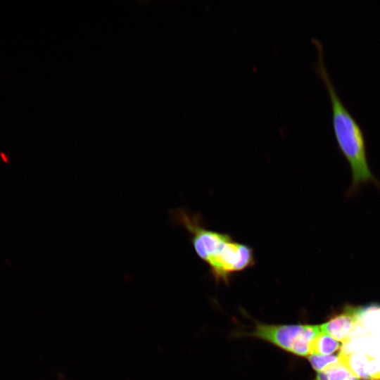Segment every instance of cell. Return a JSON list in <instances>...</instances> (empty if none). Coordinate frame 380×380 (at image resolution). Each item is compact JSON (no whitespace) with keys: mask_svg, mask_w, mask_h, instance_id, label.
Instances as JSON below:
<instances>
[{"mask_svg":"<svg viewBox=\"0 0 380 380\" xmlns=\"http://www.w3.org/2000/svg\"><path fill=\"white\" fill-rule=\"evenodd\" d=\"M173 224L183 227L191 236L198 257L209 267L217 284L228 285L232 277L255 265L253 249L235 241L229 234L208 229L199 214L177 208L170 213Z\"/></svg>","mask_w":380,"mask_h":380,"instance_id":"1","label":"cell"},{"mask_svg":"<svg viewBox=\"0 0 380 380\" xmlns=\"http://www.w3.org/2000/svg\"><path fill=\"white\" fill-rule=\"evenodd\" d=\"M311 42L317 53V61L313 64L314 70L324 84L331 101L335 139L352 172V184L348 194L353 195L361 184L367 182H372L380 189V183L369 166L364 131L337 93L324 62L322 42L312 37Z\"/></svg>","mask_w":380,"mask_h":380,"instance_id":"2","label":"cell"},{"mask_svg":"<svg viewBox=\"0 0 380 380\" xmlns=\"http://www.w3.org/2000/svg\"><path fill=\"white\" fill-rule=\"evenodd\" d=\"M251 331L236 332L237 337H251L267 342L291 355L308 357L313 339L322 331L320 325L267 324L253 320Z\"/></svg>","mask_w":380,"mask_h":380,"instance_id":"3","label":"cell"},{"mask_svg":"<svg viewBox=\"0 0 380 380\" xmlns=\"http://www.w3.org/2000/svg\"><path fill=\"white\" fill-rule=\"evenodd\" d=\"M339 360L358 379L380 380V359L362 353L338 354Z\"/></svg>","mask_w":380,"mask_h":380,"instance_id":"4","label":"cell"},{"mask_svg":"<svg viewBox=\"0 0 380 380\" xmlns=\"http://www.w3.org/2000/svg\"><path fill=\"white\" fill-rule=\"evenodd\" d=\"M359 312L360 310L357 309H348L343 313L320 324L321 329L336 341L345 343L350 339L358 323Z\"/></svg>","mask_w":380,"mask_h":380,"instance_id":"5","label":"cell"},{"mask_svg":"<svg viewBox=\"0 0 380 380\" xmlns=\"http://www.w3.org/2000/svg\"><path fill=\"white\" fill-rule=\"evenodd\" d=\"M340 348L341 345L338 341L322 331L310 344V355H329Z\"/></svg>","mask_w":380,"mask_h":380,"instance_id":"6","label":"cell"},{"mask_svg":"<svg viewBox=\"0 0 380 380\" xmlns=\"http://www.w3.org/2000/svg\"><path fill=\"white\" fill-rule=\"evenodd\" d=\"M313 380H359L340 361L317 372Z\"/></svg>","mask_w":380,"mask_h":380,"instance_id":"7","label":"cell"},{"mask_svg":"<svg viewBox=\"0 0 380 380\" xmlns=\"http://www.w3.org/2000/svg\"><path fill=\"white\" fill-rule=\"evenodd\" d=\"M308 361L310 362L312 369L317 372H319L329 365H331L334 363L338 362L339 357L338 355H311L308 357Z\"/></svg>","mask_w":380,"mask_h":380,"instance_id":"8","label":"cell"}]
</instances>
